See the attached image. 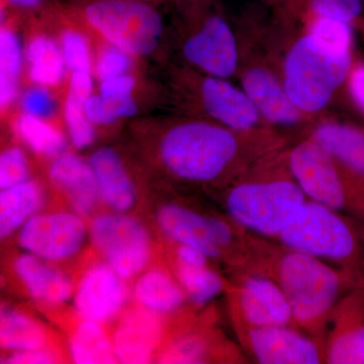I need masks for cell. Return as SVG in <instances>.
<instances>
[{
    "instance_id": "cell-1",
    "label": "cell",
    "mask_w": 364,
    "mask_h": 364,
    "mask_svg": "<svg viewBox=\"0 0 364 364\" xmlns=\"http://www.w3.org/2000/svg\"><path fill=\"white\" fill-rule=\"evenodd\" d=\"M236 136L217 124L193 122L177 124L162 136L161 161L169 172L184 181H215L233 161Z\"/></svg>"
},
{
    "instance_id": "cell-2",
    "label": "cell",
    "mask_w": 364,
    "mask_h": 364,
    "mask_svg": "<svg viewBox=\"0 0 364 364\" xmlns=\"http://www.w3.org/2000/svg\"><path fill=\"white\" fill-rule=\"evenodd\" d=\"M350 49L322 42L313 35L299 40L289 52L284 68V87L299 109H323L350 74Z\"/></svg>"
},
{
    "instance_id": "cell-3",
    "label": "cell",
    "mask_w": 364,
    "mask_h": 364,
    "mask_svg": "<svg viewBox=\"0 0 364 364\" xmlns=\"http://www.w3.org/2000/svg\"><path fill=\"white\" fill-rule=\"evenodd\" d=\"M279 284L291 305L293 318L301 325H313L331 310L338 296L339 275L322 260L291 251L282 257Z\"/></svg>"
},
{
    "instance_id": "cell-4",
    "label": "cell",
    "mask_w": 364,
    "mask_h": 364,
    "mask_svg": "<svg viewBox=\"0 0 364 364\" xmlns=\"http://www.w3.org/2000/svg\"><path fill=\"white\" fill-rule=\"evenodd\" d=\"M306 202L294 182L279 181L241 184L227 198L230 215L242 226L265 236H277Z\"/></svg>"
},
{
    "instance_id": "cell-5",
    "label": "cell",
    "mask_w": 364,
    "mask_h": 364,
    "mask_svg": "<svg viewBox=\"0 0 364 364\" xmlns=\"http://www.w3.org/2000/svg\"><path fill=\"white\" fill-rule=\"evenodd\" d=\"M336 212L322 203L306 200L287 222L279 238L291 251L318 259H347L355 250V239Z\"/></svg>"
},
{
    "instance_id": "cell-6",
    "label": "cell",
    "mask_w": 364,
    "mask_h": 364,
    "mask_svg": "<svg viewBox=\"0 0 364 364\" xmlns=\"http://www.w3.org/2000/svg\"><path fill=\"white\" fill-rule=\"evenodd\" d=\"M88 237L98 252L124 280L145 269L151 258V238L145 226L124 213L102 214L93 218Z\"/></svg>"
},
{
    "instance_id": "cell-7",
    "label": "cell",
    "mask_w": 364,
    "mask_h": 364,
    "mask_svg": "<svg viewBox=\"0 0 364 364\" xmlns=\"http://www.w3.org/2000/svg\"><path fill=\"white\" fill-rule=\"evenodd\" d=\"M88 236L82 215L75 212L37 214L18 230V243L31 255L48 262L69 259Z\"/></svg>"
},
{
    "instance_id": "cell-8",
    "label": "cell",
    "mask_w": 364,
    "mask_h": 364,
    "mask_svg": "<svg viewBox=\"0 0 364 364\" xmlns=\"http://www.w3.org/2000/svg\"><path fill=\"white\" fill-rule=\"evenodd\" d=\"M291 172L299 188L314 202L333 210L344 207L346 196L333 157L314 141L304 142L291 151Z\"/></svg>"
},
{
    "instance_id": "cell-9",
    "label": "cell",
    "mask_w": 364,
    "mask_h": 364,
    "mask_svg": "<svg viewBox=\"0 0 364 364\" xmlns=\"http://www.w3.org/2000/svg\"><path fill=\"white\" fill-rule=\"evenodd\" d=\"M156 219L158 226L171 240L200 249L210 258L220 257L222 248L228 247L233 239L231 228L223 220L177 205H163Z\"/></svg>"
},
{
    "instance_id": "cell-10",
    "label": "cell",
    "mask_w": 364,
    "mask_h": 364,
    "mask_svg": "<svg viewBox=\"0 0 364 364\" xmlns=\"http://www.w3.org/2000/svg\"><path fill=\"white\" fill-rule=\"evenodd\" d=\"M124 279L107 263L86 270L73 294L76 313L82 320L105 324L119 315L126 305Z\"/></svg>"
},
{
    "instance_id": "cell-11",
    "label": "cell",
    "mask_w": 364,
    "mask_h": 364,
    "mask_svg": "<svg viewBox=\"0 0 364 364\" xmlns=\"http://www.w3.org/2000/svg\"><path fill=\"white\" fill-rule=\"evenodd\" d=\"M183 54L191 63L213 77H229L236 71V41L231 28L220 16L208 18L202 28L186 41Z\"/></svg>"
},
{
    "instance_id": "cell-12",
    "label": "cell",
    "mask_w": 364,
    "mask_h": 364,
    "mask_svg": "<svg viewBox=\"0 0 364 364\" xmlns=\"http://www.w3.org/2000/svg\"><path fill=\"white\" fill-rule=\"evenodd\" d=\"M159 316L142 306L124 314L112 338L117 363L142 364L152 360L161 339Z\"/></svg>"
},
{
    "instance_id": "cell-13",
    "label": "cell",
    "mask_w": 364,
    "mask_h": 364,
    "mask_svg": "<svg viewBox=\"0 0 364 364\" xmlns=\"http://www.w3.org/2000/svg\"><path fill=\"white\" fill-rule=\"evenodd\" d=\"M249 343L254 355L263 364H316L320 351L312 340L287 326L251 328Z\"/></svg>"
},
{
    "instance_id": "cell-14",
    "label": "cell",
    "mask_w": 364,
    "mask_h": 364,
    "mask_svg": "<svg viewBox=\"0 0 364 364\" xmlns=\"http://www.w3.org/2000/svg\"><path fill=\"white\" fill-rule=\"evenodd\" d=\"M53 186L61 191L76 214L88 215L97 208L100 193L90 164L73 153H62L49 168Z\"/></svg>"
},
{
    "instance_id": "cell-15",
    "label": "cell",
    "mask_w": 364,
    "mask_h": 364,
    "mask_svg": "<svg viewBox=\"0 0 364 364\" xmlns=\"http://www.w3.org/2000/svg\"><path fill=\"white\" fill-rule=\"evenodd\" d=\"M242 315L251 328L287 326L293 312L279 282L267 277H250L241 287Z\"/></svg>"
},
{
    "instance_id": "cell-16",
    "label": "cell",
    "mask_w": 364,
    "mask_h": 364,
    "mask_svg": "<svg viewBox=\"0 0 364 364\" xmlns=\"http://www.w3.org/2000/svg\"><path fill=\"white\" fill-rule=\"evenodd\" d=\"M90 164L100 200L114 212L131 210L136 200V188L119 153L112 148H100L91 155Z\"/></svg>"
},
{
    "instance_id": "cell-17",
    "label": "cell",
    "mask_w": 364,
    "mask_h": 364,
    "mask_svg": "<svg viewBox=\"0 0 364 364\" xmlns=\"http://www.w3.org/2000/svg\"><path fill=\"white\" fill-rule=\"evenodd\" d=\"M203 107L214 119L234 130H247L257 123V107L248 97L223 78L208 77L202 85Z\"/></svg>"
},
{
    "instance_id": "cell-18",
    "label": "cell",
    "mask_w": 364,
    "mask_h": 364,
    "mask_svg": "<svg viewBox=\"0 0 364 364\" xmlns=\"http://www.w3.org/2000/svg\"><path fill=\"white\" fill-rule=\"evenodd\" d=\"M48 261L26 253L14 261V272L36 301L48 306L66 303L73 296L71 279L48 264Z\"/></svg>"
},
{
    "instance_id": "cell-19",
    "label": "cell",
    "mask_w": 364,
    "mask_h": 364,
    "mask_svg": "<svg viewBox=\"0 0 364 364\" xmlns=\"http://www.w3.org/2000/svg\"><path fill=\"white\" fill-rule=\"evenodd\" d=\"M243 86L258 112L269 121L286 124L298 122V107L289 97L286 87H282L269 72L251 69L244 75Z\"/></svg>"
},
{
    "instance_id": "cell-20",
    "label": "cell",
    "mask_w": 364,
    "mask_h": 364,
    "mask_svg": "<svg viewBox=\"0 0 364 364\" xmlns=\"http://www.w3.org/2000/svg\"><path fill=\"white\" fill-rule=\"evenodd\" d=\"M44 191L35 181H26L0 191V237L6 239L37 215Z\"/></svg>"
},
{
    "instance_id": "cell-21",
    "label": "cell",
    "mask_w": 364,
    "mask_h": 364,
    "mask_svg": "<svg viewBox=\"0 0 364 364\" xmlns=\"http://www.w3.org/2000/svg\"><path fill=\"white\" fill-rule=\"evenodd\" d=\"M92 92L90 72H72L64 114L72 145L85 149L95 140V124L86 116L85 105Z\"/></svg>"
},
{
    "instance_id": "cell-22",
    "label": "cell",
    "mask_w": 364,
    "mask_h": 364,
    "mask_svg": "<svg viewBox=\"0 0 364 364\" xmlns=\"http://www.w3.org/2000/svg\"><path fill=\"white\" fill-rule=\"evenodd\" d=\"M314 136L333 158L364 177V131L348 124H324Z\"/></svg>"
},
{
    "instance_id": "cell-23",
    "label": "cell",
    "mask_w": 364,
    "mask_h": 364,
    "mask_svg": "<svg viewBox=\"0 0 364 364\" xmlns=\"http://www.w3.org/2000/svg\"><path fill=\"white\" fill-rule=\"evenodd\" d=\"M25 58L28 77L37 85H58L65 75L67 65L61 46L45 33L31 39L26 45Z\"/></svg>"
},
{
    "instance_id": "cell-24",
    "label": "cell",
    "mask_w": 364,
    "mask_h": 364,
    "mask_svg": "<svg viewBox=\"0 0 364 364\" xmlns=\"http://www.w3.org/2000/svg\"><path fill=\"white\" fill-rule=\"evenodd\" d=\"M134 296L139 306L163 315L174 312L182 305L184 291L168 273L151 269L144 272L136 280Z\"/></svg>"
},
{
    "instance_id": "cell-25",
    "label": "cell",
    "mask_w": 364,
    "mask_h": 364,
    "mask_svg": "<svg viewBox=\"0 0 364 364\" xmlns=\"http://www.w3.org/2000/svg\"><path fill=\"white\" fill-rule=\"evenodd\" d=\"M48 334L44 326L28 314L4 309L0 317V346L9 353L44 348Z\"/></svg>"
},
{
    "instance_id": "cell-26",
    "label": "cell",
    "mask_w": 364,
    "mask_h": 364,
    "mask_svg": "<svg viewBox=\"0 0 364 364\" xmlns=\"http://www.w3.org/2000/svg\"><path fill=\"white\" fill-rule=\"evenodd\" d=\"M102 324L82 320L69 340V355L74 363L109 364L117 363L112 339Z\"/></svg>"
},
{
    "instance_id": "cell-27",
    "label": "cell",
    "mask_w": 364,
    "mask_h": 364,
    "mask_svg": "<svg viewBox=\"0 0 364 364\" xmlns=\"http://www.w3.org/2000/svg\"><path fill=\"white\" fill-rule=\"evenodd\" d=\"M23 50L20 37L4 26L0 32V105L6 109L18 95Z\"/></svg>"
},
{
    "instance_id": "cell-28",
    "label": "cell",
    "mask_w": 364,
    "mask_h": 364,
    "mask_svg": "<svg viewBox=\"0 0 364 364\" xmlns=\"http://www.w3.org/2000/svg\"><path fill=\"white\" fill-rule=\"evenodd\" d=\"M16 129L21 140L37 154L55 158L65 151V136L44 119L21 114L16 119Z\"/></svg>"
},
{
    "instance_id": "cell-29",
    "label": "cell",
    "mask_w": 364,
    "mask_h": 364,
    "mask_svg": "<svg viewBox=\"0 0 364 364\" xmlns=\"http://www.w3.org/2000/svg\"><path fill=\"white\" fill-rule=\"evenodd\" d=\"M177 275L184 294L196 305H205L222 291L221 277L208 265L188 267L178 264Z\"/></svg>"
},
{
    "instance_id": "cell-30",
    "label": "cell",
    "mask_w": 364,
    "mask_h": 364,
    "mask_svg": "<svg viewBox=\"0 0 364 364\" xmlns=\"http://www.w3.org/2000/svg\"><path fill=\"white\" fill-rule=\"evenodd\" d=\"M138 105L133 97L109 98L100 95H91L85 105L90 121L97 126L116 123L122 119L135 116Z\"/></svg>"
},
{
    "instance_id": "cell-31",
    "label": "cell",
    "mask_w": 364,
    "mask_h": 364,
    "mask_svg": "<svg viewBox=\"0 0 364 364\" xmlns=\"http://www.w3.org/2000/svg\"><path fill=\"white\" fill-rule=\"evenodd\" d=\"M327 360L334 364H364V327L347 330L333 340Z\"/></svg>"
},
{
    "instance_id": "cell-32",
    "label": "cell",
    "mask_w": 364,
    "mask_h": 364,
    "mask_svg": "<svg viewBox=\"0 0 364 364\" xmlns=\"http://www.w3.org/2000/svg\"><path fill=\"white\" fill-rule=\"evenodd\" d=\"M60 46L67 68H70L72 72L91 71L92 58L90 42L82 32L75 28H66L62 32Z\"/></svg>"
},
{
    "instance_id": "cell-33",
    "label": "cell",
    "mask_w": 364,
    "mask_h": 364,
    "mask_svg": "<svg viewBox=\"0 0 364 364\" xmlns=\"http://www.w3.org/2000/svg\"><path fill=\"white\" fill-rule=\"evenodd\" d=\"M30 179V165L23 150L11 146L0 155V189L11 188Z\"/></svg>"
},
{
    "instance_id": "cell-34",
    "label": "cell",
    "mask_w": 364,
    "mask_h": 364,
    "mask_svg": "<svg viewBox=\"0 0 364 364\" xmlns=\"http://www.w3.org/2000/svg\"><path fill=\"white\" fill-rule=\"evenodd\" d=\"M133 56L123 51L116 46L109 44L104 46L98 52L95 61V74L98 80L126 75L133 67Z\"/></svg>"
},
{
    "instance_id": "cell-35",
    "label": "cell",
    "mask_w": 364,
    "mask_h": 364,
    "mask_svg": "<svg viewBox=\"0 0 364 364\" xmlns=\"http://www.w3.org/2000/svg\"><path fill=\"white\" fill-rule=\"evenodd\" d=\"M311 35L326 44L342 49H351L352 31L346 21L320 16L314 23Z\"/></svg>"
},
{
    "instance_id": "cell-36",
    "label": "cell",
    "mask_w": 364,
    "mask_h": 364,
    "mask_svg": "<svg viewBox=\"0 0 364 364\" xmlns=\"http://www.w3.org/2000/svg\"><path fill=\"white\" fill-rule=\"evenodd\" d=\"M21 107L23 114L47 119L54 116L57 105L48 88L37 85L23 92Z\"/></svg>"
},
{
    "instance_id": "cell-37",
    "label": "cell",
    "mask_w": 364,
    "mask_h": 364,
    "mask_svg": "<svg viewBox=\"0 0 364 364\" xmlns=\"http://www.w3.org/2000/svg\"><path fill=\"white\" fill-rule=\"evenodd\" d=\"M313 7L320 16L350 23L360 16L363 0H313Z\"/></svg>"
},
{
    "instance_id": "cell-38",
    "label": "cell",
    "mask_w": 364,
    "mask_h": 364,
    "mask_svg": "<svg viewBox=\"0 0 364 364\" xmlns=\"http://www.w3.org/2000/svg\"><path fill=\"white\" fill-rule=\"evenodd\" d=\"M202 346L193 339H183L173 343L163 352L161 363H196L202 355Z\"/></svg>"
},
{
    "instance_id": "cell-39",
    "label": "cell",
    "mask_w": 364,
    "mask_h": 364,
    "mask_svg": "<svg viewBox=\"0 0 364 364\" xmlns=\"http://www.w3.org/2000/svg\"><path fill=\"white\" fill-rule=\"evenodd\" d=\"M135 86V79L129 74L117 76L100 82V95L109 98L132 97Z\"/></svg>"
},
{
    "instance_id": "cell-40",
    "label": "cell",
    "mask_w": 364,
    "mask_h": 364,
    "mask_svg": "<svg viewBox=\"0 0 364 364\" xmlns=\"http://www.w3.org/2000/svg\"><path fill=\"white\" fill-rule=\"evenodd\" d=\"M57 358L50 349L40 348L9 353L2 358L1 363L6 364H49L56 363Z\"/></svg>"
},
{
    "instance_id": "cell-41",
    "label": "cell",
    "mask_w": 364,
    "mask_h": 364,
    "mask_svg": "<svg viewBox=\"0 0 364 364\" xmlns=\"http://www.w3.org/2000/svg\"><path fill=\"white\" fill-rule=\"evenodd\" d=\"M349 90L354 104L364 114V62L350 71Z\"/></svg>"
},
{
    "instance_id": "cell-42",
    "label": "cell",
    "mask_w": 364,
    "mask_h": 364,
    "mask_svg": "<svg viewBox=\"0 0 364 364\" xmlns=\"http://www.w3.org/2000/svg\"><path fill=\"white\" fill-rule=\"evenodd\" d=\"M176 258L178 264L188 265V267H205L208 265V260L210 257L200 249L178 244Z\"/></svg>"
},
{
    "instance_id": "cell-43",
    "label": "cell",
    "mask_w": 364,
    "mask_h": 364,
    "mask_svg": "<svg viewBox=\"0 0 364 364\" xmlns=\"http://www.w3.org/2000/svg\"><path fill=\"white\" fill-rule=\"evenodd\" d=\"M49 0H1L2 6L18 13H31L48 6Z\"/></svg>"
},
{
    "instance_id": "cell-44",
    "label": "cell",
    "mask_w": 364,
    "mask_h": 364,
    "mask_svg": "<svg viewBox=\"0 0 364 364\" xmlns=\"http://www.w3.org/2000/svg\"><path fill=\"white\" fill-rule=\"evenodd\" d=\"M142 1L148 2V4H156V2H159V0H142Z\"/></svg>"
},
{
    "instance_id": "cell-45",
    "label": "cell",
    "mask_w": 364,
    "mask_h": 364,
    "mask_svg": "<svg viewBox=\"0 0 364 364\" xmlns=\"http://www.w3.org/2000/svg\"><path fill=\"white\" fill-rule=\"evenodd\" d=\"M363 4H364V0H363Z\"/></svg>"
}]
</instances>
